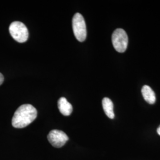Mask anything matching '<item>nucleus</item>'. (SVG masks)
<instances>
[{"label":"nucleus","mask_w":160,"mask_h":160,"mask_svg":"<svg viewBox=\"0 0 160 160\" xmlns=\"http://www.w3.org/2000/svg\"><path fill=\"white\" fill-rule=\"evenodd\" d=\"M37 110L32 105L20 106L15 112L12 119V125L16 128H23L29 125L37 117Z\"/></svg>","instance_id":"1"},{"label":"nucleus","mask_w":160,"mask_h":160,"mask_svg":"<svg viewBox=\"0 0 160 160\" xmlns=\"http://www.w3.org/2000/svg\"><path fill=\"white\" fill-rule=\"evenodd\" d=\"M9 32L12 38L19 43H24L28 39V29L24 23L20 22H12L9 27Z\"/></svg>","instance_id":"2"},{"label":"nucleus","mask_w":160,"mask_h":160,"mask_svg":"<svg viewBox=\"0 0 160 160\" xmlns=\"http://www.w3.org/2000/svg\"><path fill=\"white\" fill-rule=\"evenodd\" d=\"M72 29L76 39L81 42L87 38L86 24L83 16L80 13H76L72 18Z\"/></svg>","instance_id":"3"},{"label":"nucleus","mask_w":160,"mask_h":160,"mask_svg":"<svg viewBox=\"0 0 160 160\" xmlns=\"http://www.w3.org/2000/svg\"><path fill=\"white\" fill-rule=\"evenodd\" d=\"M112 40L116 51L119 53L125 52L128 44V37L123 29H116L112 34Z\"/></svg>","instance_id":"4"},{"label":"nucleus","mask_w":160,"mask_h":160,"mask_svg":"<svg viewBox=\"0 0 160 160\" xmlns=\"http://www.w3.org/2000/svg\"><path fill=\"white\" fill-rule=\"evenodd\" d=\"M48 139L52 145L55 148L63 147L68 141V137L62 131L52 130L48 135Z\"/></svg>","instance_id":"5"},{"label":"nucleus","mask_w":160,"mask_h":160,"mask_svg":"<svg viewBox=\"0 0 160 160\" xmlns=\"http://www.w3.org/2000/svg\"><path fill=\"white\" fill-rule=\"evenodd\" d=\"M58 106L59 112L63 116H68L72 112V106L71 103H69L67 98L65 97H61L59 99Z\"/></svg>","instance_id":"6"},{"label":"nucleus","mask_w":160,"mask_h":160,"mask_svg":"<svg viewBox=\"0 0 160 160\" xmlns=\"http://www.w3.org/2000/svg\"><path fill=\"white\" fill-rule=\"evenodd\" d=\"M141 92L143 98L147 102L151 104H153L155 103L156 97L154 92L149 86H143Z\"/></svg>","instance_id":"7"},{"label":"nucleus","mask_w":160,"mask_h":160,"mask_svg":"<svg viewBox=\"0 0 160 160\" xmlns=\"http://www.w3.org/2000/svg\"><path fill=\"white\" fill-rule=\"evenodd\" d=\"M102 106L105 114L110 119H114V113L113 111V103L108 97L104 98L102 100Z\"/></svg>","instance_id":"8"},{"label":"nucleus","mask_w":160,"mask_h":160,"mask_svg":"<svg viewBox=\"0 0 160 160\" xmlns=\"http://www.w3.org/2000/svg\"><path fill=\"white\" fill-rule=\"evenodd\" d=\"M4 80V78L3 75L1 73H0V86L3 83Z\"/></svg>","instance_id":"9"},{"label":"nucleus","mask_w":160,"mask_h":160,"mask_svg":"<svg viewBox=\"0 0 160 160\" xmlns=\"http://www.w3.org/2000/svg\"><path fill=\"white\" fill-rule=\"evenodd\" d=\"M157 133H158V134L160 136V125L159 126V127L158 128V129H157Z\"/></svg>","instance_id":"10"}]
</instances>
